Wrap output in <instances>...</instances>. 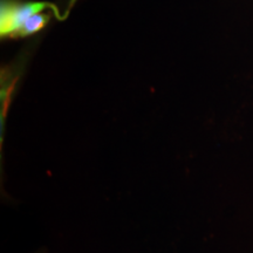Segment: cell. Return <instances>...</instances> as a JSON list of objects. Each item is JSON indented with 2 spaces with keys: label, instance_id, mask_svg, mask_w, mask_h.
Masks as SVG:
<instances>
[{
  "label": "cell",
  "instance_id": "1",
  "mask_svg": "<svg viewBox=\"0 0 253 253\" xmlns=\"http://www.w3.org/2000/svg\"><path fill=\"white\" fill-rule=\"evenodd\" d=\"M46 7L43 2H28V4H14L5 2L1 6L0 30L1 36H17L25 21L31 15L40 13Z\"/></svg>",
  "mask_w": 253,
  "mask_h": 253
},
{
  "label": "cell",
  "instance_id": "2",
  "mask_svg": "<svg viewBox=\"0 0 253 253\" xmlns=\"http://www.w3.org/2000/svg\"><path fill=\"white\" fill-rule=\"evenodd\" d=\"M48 20H49V14H45L42 13V12L31 15V17L23 24V26H21L20 30H19L17 36L27 37V36H31V34L37 33L38 31L42 30V28L46 26V24L48 23Z\"/></svg>",
  "mask_w": 253,
  "mask_h": 253
}]
</instances>
